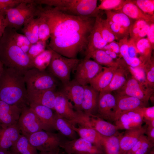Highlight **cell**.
<instances>
[{"mask_svg":"<svg viewBox=\"0 0 154 154\" xmlns=\"http://www.w3.org/2000/svg\"><path fill=\"white\" fill-rule=\"evenodd\" d=\"M38 15L46 18L50 30V38L75 32H90L95 21L92 17L69 15L48 5H38Z\"/></svg>","mask_w":154,"mask_h":154,"instance_id":"6da1fadb","label":"cell"},{"mask_svg":"<svg viewBox=\"0 0 154 154\" xmlns=\"http://www.w3.org/2000/svg\"><path fill=\"white\" fill-rule=\"evenodd\" d=\"M0 100L22 109L29 105L23 74L5 67L0 76Z\"/></svg>","mask_w":154,"mask_h":154,"instance_id":"7a4b0ae2","label":"cell"},{"mask_svg":"<svg viewBox=\"0 0 154 154\" xmlns=\"http://www.w3.org/2000/svg\"><path fill=\"white\" fill-rule=\"evenodd\" d=\"M0 61L5 67L14 69L23 74L35 68L33 61L18 46L12 35V29L7 27L0 39Z\"/></svg>","mask_w":154,"mask_h":154,"instance_id":"3957f363","label":"cell"},{"mask_svg":"<svg viewBox=\"0 0 154 154\" xmlns=\"http://www.w3.org/2000/svg\"><path fill=\"white\" fill-rule=\"evenodd\" d=\"M90 32H75L50 38L48 46L52 50L62 56L76 58L78 54L85 50Z\"/></svg>","mask_w":154,"mask_h":154,"instance_id":"277c9868","label":"cell"},{"mask_svg":"<svg viewBox=\"0 0 154 154\" xmlns=\"http://www.w3.org/2000/svg\"><path fill=\"white\" fill-rule=\"evenodd\" d=\"M35 2L75 16L96 17L100 15L101 11L98 9L97 0H36Z\"/></svg>","mask_w":154,"mask_h":154,"instance_id":"5b68a950","label":"cell"},{"mask_svg":"<svg viewBox=\"0 0 154 154\" xmlns=\"http://www.w3.org/2000/svg\"><path fill=\"white\" fill-rule=\"evenodd\" d=\"M38 5L34 0H26L5 12L7 27L17 30L31 18L37 16Z\"/></svg>","mask_w":154,"mask_h":154,"instance_id":"8992f818","label":"cell"},{"mask_svg":"<svg viewBox=\"0 0 154 154\" xmlns=\"http://www.w3.org/2000/svg\"><path fill=\"white\" fill-rule=\"evenodd\" d=\"M23 76L27 93L55 89L58 84L56 78L49 72L36 68L26 71Z\"/></svg>","mask_w":154,"mask_h":154,"instance_id":"52a82bcc","label":"cell"},{"mask_svg":"<svg viewBox=\"0 0 154 154\" xmlns=\"http://www.w3.org/2000/svg\"><path fill=\"white\" fill-rule=\"evenodd\" d=\"M52 50L51 58L47 67L48 72L63 84H66L70 81L71 71L82 60L67 58Z\"/></svg>","mask_w":154,"mask_h":154,"instance_id":"ba28073f","label":"cell"},{"mask_svg":"<svg viewBox=\"0 0 154 154\" xmlns=\"http://www.w3.org/2000/svg\"><path fill=\"white\" fill-rule=\"evenodd\" d=\"M74 109L72 102L61 90L56 92L54 110L57 114L75 125L81 122L83 112H78Z\"/></svg>","mask_w":154,"mask_h":154,"instance_id":"9c48e42d","label":"cell"},{"mask_svg":"<svg viewBox=\"0 0 154 154\" xmlns=\"http://www.w3.org/2000/svg\"><path fill=\"white\" fill-rule=\"evenodd\" d=\"M27 138L30 143L40 152L50 151L59 147L64 141L59 134L43 130L32 134Z\"/></svg>","mask_w":154,"mask_h":154,"instance_id":"30bf717a","label":"cell"},{"mask_svg":"<svg viewBox=\"0 0 154 154\" xmlns=\"http://www.w3.org/2000/svg\"><path fill=\"white\" fill-rule=\"evenodd\" d=\"M59 147L67 154H105L104 148L95 145L80 137L64 140Z\"/></svg>","mask_w":154,"mask_h":154,"instance_id":"8fae6325","label":"cell"},{"mask_svg":"<svg viewBox=\"0 0 154 154\" xmlns=\"http://www.w3.org/2000/svg\"><path fill=\"white\" fill-rule=\"evenodd\" d=\"M153 91L154 89L150 88L133 76L127 79L123 86L117 90L118 94L137 98L147 104Z\"/></svg>","mask_w":154,"mask_h":154,"instance_id":"7c38bea8","label":"cell"},{"mask_svg":"<svg viewBox=\"0 0 154 154\" xmlns=\"http://www.w3.org/2000/svg\"><path fill=\"white\" fill-rule=\"evenodd\" d=\"M103 66L90 59H82L75 68L74 79L80 84L85 86L103 69Z\"/></svg>","mask_w":154,"mask_h":154,"instance_id":"4fadbf2b","label":"cell"},{"mask_svg":"<svg viewBox=\"0 0 154 154\" xmlns=\"http://www.w3.org/2000/svg\"><path fill=\"white\" fill-rule=\"evenodd\" d=\"M17 124L22 134L27 138L33 133L43 130L36 114L27 106L22 108Z\"/></svg>","mask_w":154,"mask_h":154,"instance_id":"5bb4252c","label":"cell"},{"mask_svg":"<svg viewBox=\"0 0 154 154\" xmlns=\"http://www.w3.org/2000/svg\"><path fill=\"white\" fill-rule=\"evenodd\" d=\"M116 110L115 96L111 93L99 92L95 115L111 123L115 121Z\"/></svg>","mask_w":154,"mask_h":154,"instance_id":"9a60e30c","label":"cell"},{"mask_svg":"<svg viewBox=\"0 0 154 154\" xmlns=\"http://www.w3.org/2000/svg\"><path fill=\"white\" fill-rule=\"evenodd\" d=\"M79 124L94 129L102 135L106 137L120 134L115 125L94 115H87L84 114L82 122Z\"/></svg>","mask_w":154,"mask_h":154,"instance_id":"2e32d148","label":"cell"},{"mask_svg":"<svg viewBox=\"0 0 154 154\" xmlns=\"http://www.w3.org/2000/svg\"><path fill=\"white\" fill-rule=\"evenodd\" d=\"M141 108L125 111L121 113L115 122L118 130H126L142 126L143 117Z\"/></svg>","mask_w":154,"mask_h":154,"instance_id":"e0dca14e","label":"cell"},{"mask_svg":"<svg viewBox=\"0 0 154 154\" xmlns=\"http://www.w3.org/2000/svg\"><path fill=\"white\" fill-rule=\"evenodd\" d=\"M69 100L73 103L74 109L76 112H82L81 105L84 92V86L76 82L74 79L63 84L60 90Z\"/></svg>","mask_w":154,"mask_h":154,"instance_id":"ac0fdd59","label":"cell"},{"mask_svg":"<svg viewBox=\"0 0 154 154\" xmlns=\"http://www.w3.org/2000/svg\"><path fill=\"white\" fill-rule=\"evenodd\" d=\"M22 109L0 100V126L5 129L17 123Z\"/></svg>","mask_w":154,"mask_h":154,"instance_id":"d6986e66","label":"cell"},{"mask_svg":"<svg viewBox=\"0 0 154 154\" xmlns=\"http://www.w3.org/2000/svg\"><path fill=\"white\" fill-rule=\"evenodd\" d=\"M146 128L142 126L125 130L121 134L119 144L121 154H126L145 133Z\"/></svg>","mask_w":154,"mask_h":154,"instance_id":"ffe728a7","label":"cell"},{"mask_svg":"<svg viewBox=\"0 0 154 154\" xmlns=\"http://www.w3.org/2000/svg\"><path fill=\"white\" fill-rule=\"evenodd\" d=\"M29 107L34 111L41 123L43 130L51 132L55 129V113L51 109L46 106L35 103H30Z\"/></svg>","mask_w":154,"mask_h":154,"instance_id":"44dd1931","label":"cell"},{"mask_svg":"<svg viewBox=\"0 0 154 154\" xmlns=\"http://www.w3.org/2000/svg\"><path fill=\"white\" fill-rule=\"evenodd\" d=\"M55 89H50L27 93L28 104L35 103L41 105L54 110Z\"/></svg>","mask_w":154,"mask_h":154,"instance_id":"7402d4cb","label":"cell"},{"mask_svg":"<svg viewBox=\"0 0 154 154\" xmlns=\"http://www.w3.org/2000/svg\"><path fill=\"white\" fill-rule=\"evenodd\" d=\"M99 92L90 85L84 86L81 105L82 112L86 115H95L97 109Z\"/></svg>","mask_w":154,"mask_h":154,"instance_id":"603a6c76","label":"cell"},{"mask_svg":"<svg viewBox=\"0 0 154 154\" xmlns=\"http://www.w3.org/2000/svg\"><path fill=\"white\" fill-rule=\"evenodd\" d=\"M115 97L116 110L115 121L122 112L146 107L147 104L139 99L133 97L118 94Z\"/></svg>","mask_w":154,"mask_h":154,"instance_id":"cb8c5ba5","label":"cell"},{"mask_svg":"<svg viewBox=\"0 0 154 154\" xmlns=\"http://www.w3.org/2000/svg\"><path fill=\"white\" fill-rule=\"evenodd\" d=\"M70 124L72 128L80 137L95 145L104 148L106 137L102 135L94 129L83 125L78 124L79 126L77 127L70 123Z\"/></svg>","mask_w":154,"mask_h":154,"instance_id":"d4e9b609","label":"cell"},{"mask_svg":"<svg viewBox=\"0 0 154 154\" xmlns=\"http://www.w3.org/2000/svg\"><path fill=\"white\" fill-rule=\"evenodd\" d=\"M119 65L103 67L102 70L90 81V85L99 92L103 91L110 83Z\"/></svg>","mask_w":154,"mask_h":154,"instance_id":"484cf974","label":"cell"},{"mask_svg":"<svg viewBox=\"0 0 154 154\" xmlns=\"http://www.w3.org/2000/svg\"><path fill=\"white\" fill-rule=\"evenodd\" d=\"M17 123L0 131V150H8L15 143L21 135Z\"/></svg>","mask_w":154,"mask_h":154,"instance_id":"4316f807","label":"cell"},{"mask_svg":"<svg viewBox=\"0 0 154 154\" xmlns=\"http://www.w3.org/2000/svg\"><path fill=\"white\" fill-rule=\"evenodd\" d=\"M129 71L128 66L122 63L120 61L119 65L116 70L110 83L100 92L111 93L112 91L119 89L127 81Z\"/></svg>","mask_w":154,"mask_h":154,"instance_id":"83f0119b","label":"cell"},{"mask_svg":"<svg viewBox=\"0 0 154 154\" xmlns=\"http://www.w3.org/2000/svg\"><path fill=\"white\" fill-rule=\"evenodd\" d=\"M85 54L96 50L102 49L108 43L103 39L97 20L96 18L92 29L88 37Z\"/></svg>","mask_w":154,"mask_h":154,"instance_id":"f1b7e54d","label":"cell"},{"mask_svg":"<svg viewBox=\"0 0 154 154\" xmlns=\"http://www.w3.org/2000/svg\"><path fill=\"white\" fill-rule=\"evenodd\" d=\"M117 11L124 13L129 18L137 20H143L149 24L154 23V16L144 13L132 1L126 0L121 9Z\"/></svg>","mask_w":154,"mask_h":154,"instance_id":"f546056e","label":"cell"},{"mask_svg":"<svg viewBox=\"0 0 154 154\" xmlns=\"http://www.w3.org/2000/svg\"><path fill=\"white\" fill-rule=\"evenodd\" d=\"M10 149L12 154H38L37 149L30 143L28 139L22 134Z\"/></svg>","mask_w":154,"mask_h":154,"instance_id":"4dcf8cb0","label":"cell"},{"mask_svg":"<svg viewBox=\"0 0 154 154\" xmlns=\"http://www.w3.org/2000/svg\"><path fill=\"white\" fill-rule=\"evenodd\" d=\"M55 129L64 136L72 140L77 138V133L72 128L70 123L67 120L55 112Z\"/></svg>","mask_w":154,"mask_h":154,"instance_id":"1f68e13d","label":"cell"},{"mask_svg":"<svg viewBox=\"0 0 154 154\" xmlns=\"http://www.w3.org/2000/svg\"><path fill=\"white\" fill-rule=\"evenodd\" d=\"M92 58L93 60L102 66L114 67L119 66L120 60L114 61L105 51L102 49L96 50L86 55L84 59Z\"/></svg>","mask_w":154,"mask_h":154,"instance_id":"d6a6232c","label":"cell"},{"mask_svg":"<svg viewBox=\"0 0 154 154\" xmlns=\"http://www.w3.org/2000/svg\"><path fill=\"white\" fill-rule=\"evenodd\" d=\"M22 31L32 44L38 41V18L33 17L23 25Z\"/></svg>","mask_w":154,"mask_h":154,"instance_id":"836d02e7","label":"cell"},{"mask_svg":"<svg viewBox=\"0 0 154 154\" xmlns=\"http://www.w3.org/2000/svg\"><path fill=\"white\" fill-rule=\"evenodd\" d=\"M136 45L139 54V58L142 63L144 64L151 58L152 50L154 47L147 38H142L135 41Z\"/></svg>","mask_w":154,"mask_h":154,"instance_id":"e575fe53","label":"cell"},{"mask_svg":"<svg viewBox=\"0 0 154 154\" xmlns=\"http://www.w3.org/2000/svg\"><path fill=\"white\" fill-rule=\"evenodd\" d=\"M108 20L120 25L129 31L131 25L130 18L124 13L119 12L111 11H105Z\"/></svg>","mask_w":154,"mask_h":154,"instance_id":"d590c367","label":"cell"},{"mask_svg":"<svg viewBox=\"0 0 154 154\" xmlns=\"http://www.w3.org/2000/svg\"><path fill=\"white\" fill-rule=\"evenodd\" d=\"M47 49L36 57L33 60L35 68L44 71L48 67L51 60L52 55V50L48 46Z\"/></svg>","mask_w":154,"mask_h":154,"instance_id":"8d00e7d4","label":"cell"},{"mask_svg":"<svg viewBox=\"0 0 154 154\" xmlns=\"http://www.w3.org/2000/svg\"><path fill=\"white\" fill-rule=\"evenodd\" d=\"M120 135L106 137L104 146L105 154H121L119 144Z\"/></svg>","mask_w":154,"mask_h":154,"instance_id":"74e56055","label":"cell"},{"mask_svg":"<svg viewBox=\"0 0 154 154\" xmlns=\"http://www.w3.org/2000/svg\"><path fill=\"white\" fill-rule=\"evenodd\" d=\"M98 21L100 33L104 40L108 44L114 41L116 37L110 30L106 19H103L100 15L96 17Z\"/></svg>","mask_w":154,"mask_h":154,"instance_id":"f35d334b","label":"cell"},{"mask_svg":"<svg viewBox=\"0 0 154 154\" xmlns=\"http://www.w3.org/2000/svg\"><path fill=\"white\" fill-rule=\"evenodd\" d=\"M38 41L46 42L51 36L50 29L46 18L43 16L38 15Z\"/></svg>","mask_w":154,"mask_h":154,"instance_id":"ab89813d","label":"cell"},{"mask_svg":"<svg viewBox=\"0 0 154 154\" xmlns=\"http://www.w3.org/2000/svg\"><path fill=\"white\" fill-rule=\"evenodd\" d=\"M12 35L13 39L17 45L27 54L32 44L27 37L24 35L17 33L15 30L12 29Z\"/></svg>","mask_w":154,"mask_h":154,"instance_id":"60d3db41","label":"cell"},{"mask_svg":"<svg viewBox=\"0 0 154 154\" xmlns=\"http://www.w3.org/2000/svg\"><path fill=\"white\" fill-rule=\"evenodd\" d=\"M100 3L98 6V9L100 11H111L114 10L119 11L125 1L123 0H101Z\"/></svg>","mask_w":154,"mask_h":154,"instance_id":"b9f144b4","label":"cell"},{"mask_svg":"<svg viewBox=\"0 0 154 154\" xmlns=\"http://www.w3.org/2000/svg\"><path fill=\"white\" fill-rule=\"evenodd\" d=\"M146 78V84L151 88H153L154 86V62L153 58L143 65Z\"/></svg>","mask_w":154,"mask_h":154,"instance_id":"7bdbcfd3","label":"cell"},{"mask_svg":"<svg viewBox=\"0 0 154 154\" xmlns=\"http://www.w3.org/2000/svg\"><path fill=\"white\" fill-rule=\"evenodd\" d=\"M144 13L154 16V0H136L132 1Z\"/></svg>","mask_w":154,"mask_h":154,"instance_id":"ee69618b","label":"cell"},{"mask_svg":"<svg viewBox=\"0 0 154 154\" xmlns=\"http://www.w3.org/2000/svg\"><path fill=\"white\" fill-rule=\"evenodd\" d=\"M46 42L40 41L32 44L27 54L33 61L37 56L46 49Z\"/></svg>","mask_w":154,"mask_h":154,"instance_id":"f6af8a7d","label":"cell"},{"mask_svg":"<svg viewBox=\"0 0 154 154\" xmlns=\"http://www.w3.org/2000/svg\"><path fill=\"white\" fill-rule=\"evenodd\" d=\"M148 23L143 20H136L133 24L131 25L129 29V33L130 34L131 38L135 41L141 30Z\"/></svg>","mask_w":154,"mask_h":154,"instance_id":"bcb514c9","label":"cell"},{"mask_svg":"<svg viewBox=\"0 0 154 154\" xmlns=\"http://www.w3.org/2000/svg\"><path fill=\"white\" fill-rule=\"evenodd\" d=\"M26 0H0V12L5 15V11L15 7Z\"/></svg>","mask_w":154,"mask_h":154,"instance_id":"7dc6e473","label":"cell"},{"mask_svg":"<svg viewBox=\"0 0 154 154\" xmlns=\"http://www.w3.org/2000/svg\"><path fill=\"white\" fill-rule=\"evenodd\" d=\"M153 146V143L150 141L147 137L143 136L140 147L134 154H147Z\"/></svg>","mask_w":154,"mask_h":154,"instance_id":"c3c4849f","label":"cell"},{"mask_svg":"<svg viewBox=\"0 0 154 154\" xmlns=\"http://www.w3.org/2000/svg\"><path fill=\"white\" fill-rule=\"evenodd\" d=\"M141 110L144 120H154V106L141 108Z\"/></svg>","mask_w":154,"mask_h":154,"instance_id":"681fc988","label":"cell"},{"mask_svg":"<svg viewBox=\"0 0 154 154\" xmlns=\"http://www.w3.org/2000/svg\"><path fill=\"white\" fill-rule=\"evenodd\" d=\"M127 44L129 56L131 57H137L139 53L136 46L135 41L131 38L128 40Z\"/></svg>","mask_w":154,"mask_h":154,"instance_id":"f907efd6","label":"cell"},{"mask_svg":"<svg viewBox=\"0 0 154 154\" xmlns=\"http://www.w3.org/2000/svg\"><path fill=\"white\" fill-rule=\"evenodd\" d=\"M106 19L110 30L115 35L116 38V36L117 37V36H120L121 30L123 27L118 24Z\"/></svg>","mask_w":154,"mask_h":154,"instance_id":"816d5d0a","label":"cell"},{"mask_svg":"<svg viewBox=\"0 0 154 154\" xmlns=\"http://www.w3.org/2000/svg\"><path fill=\"white\" fill-rule=\"evenodd\" d=\"M7 27L5 15L0 12V38L2 36Z\"/></svg>","mask_w":154,"mask_h":154,"instance_id":"f5cc1de1","label":"cell"},{"mask_svg":"<svg viewBox=\"0 0 154 154\" xmlns=\"http://www.w3.org/2000/svg\"><path fill=\"white\" fill-rule=\"evenodd\" d=\"M145 133L147 135L148 139L154 143V126L151 125H147Z\"/></svg>","mask_w":154,"mask_h":154,"instance_id":"db71d44e","label":"cell"},{"mask_svg":"<svg viewBox=\"0 0 154 154\" xmlns=\"http://www.w3.org/2000/svg\"><path fill=\"white\" fill-rule=\"evenodd\" d=\"M147 39L154 47V24H150V27L147 34Z\"/></svg>","mask_w":154,"mask_h":154,"instance_id":"11a10c76","label":"cell"},{"mask_svg":"<svg viewBox=\"0 0 154 154\" xmlns=\"http://www.w3.org/2000/svg\"><path fill=\"white\" fill-rule=\"evenodd\" d=\"M150 24L147 23L141 29L138 35L136 40L143 38L147 35L150 27Z\"/></svg>","mask_w":154,"mask_h":154,"instance_id":"9f6ffc18","label":"cell"},{"mask_svg":"<svg viewBox=\"0 0 154 154\" xmlns=\"http://www.w3.org/2000/svg\"><path fill=\"white\" fill-rule=\"evenodd\" d=\"M109 45L111 51H112L116 54L119 53V47L118 43L113 41L108 44Z\"/></svg>","mask_w":154,"mask_h":154,"instance_id":"6f0895ef","label":"cell"},{"mask_svg":"<svg viewBox=\"0 0 154 154\" xmlns=\"http://www.w3.org/2000/svg\"><path fill=\"white\" fill-rule=\"evenodd\" d=\"M38 154H60V148L58 147L54 150L47 152L41 151Z\"/></svg>","mask_w":154,"mask_h":154,"instance_id":"680465c9","label":"cell"},{"mask_svg":"<svg viewBox=\"0 0 154 154\" xmlns=\"http://www.w3.org/2000/svg\"><path fill=\"white\" fill-rule=\"evenodd\" d=\"M104 51L107 54L113 59L116 58H117V54L115 52L110 50H106Z\"/></svg>","mask_w":154,"mask_h":154,"instance_id":"91938a15","label":"cell"},{"mask_svg":"<svg viewBox=\"0 0 154 154\" xmlns=\"http://www.w3.org/2000/svg\"><path fill=\"white\" fill-rule=\"evenodd\" d=\"M4 68L5 67L3 63L0 61V76L2 74Z\"/></svg>","mask_w":154,"mask_h":154,"instance_id":"94428289","label":"cell"},{"mask_svg":"<svg viewBox=\"0 0 154 154\" xmlns=\"http://www.w3.org/2000/svg\"><path fill=\"white\" fill-rule=\"evenodd\" d=\"M0 154H12L10 151L8 150H0Z\"/></svg>","mask_w":154,"mask_h":154,"instance_id":"6125c7cd","label":"cell"},{"mask_svg":"<svg viewBox=\"0 0 154 154\" xmlns=\"http://www.w3.org/2000/svg\"><path fill=\"white\" fill-rule=\"evenodd\" d=\"M3 129L0 126V131L2 130V129Z\"/></svg>","mask_w":154,"mask_h":154,"instance_id":"be15d7a7","label":"cell"},{"mask_svg":"<svg viewBox=\"0 0 154 154\" xmlns=\"http://www.w3.org/2000/svg\"><path fill=\"white\" fill-rule=\"evenodd\" d=\"M126 154H133L129 153H127Z\"/></svg>","mask_w":154,"mask_h":154,"instance_id":"e7e4bbea","label":"cell"},{"mask_svg":"<svg viewBox=\"0 0 154 154\" xmlns=\"http://www.w3.org/2000/svg\"></svg>","mask_w":154,"mask_h":154,"instance_id":"03108f58","label":"cell"}]
</instances>
